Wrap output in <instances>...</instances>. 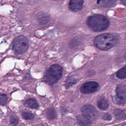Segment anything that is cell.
<instances>
[{"instance_id": "8", "label": "cell", "mask_w": 126, "mask_h": 126, "mask_svg": "<svg viewBox=\"0 0 126 126\" xmlns=\"http://www.w3.org/2000/svg\"><path fill=\"white\" fill-rule=\"evenodd\" d=\"M77 121L79 126H91V121L83 115H79L77 117Z\"/></svg>"}, {"instance_id": "14", "label": "cell", "mask_w": 126, "mask_h": 126, "mask_svg": "<svg viewBox=\"0 0 126 126\" xmlns=\"http://www.w3.org/2000/svg\"><path fill=\"white\" fill-rule=\"evenodd\" d=\"M116 76L120 79H125L126 77V67L125 66L118 71Z\"/></svg>"}, {"instance_id": "23", "label": "cell", "mask_w": 126, "mask_h": 126, "mask_svg": "<svg viewBox=\"0 0 126 126\" xmlns=\"http://www.w3.org/2000/svg\"></svg>"}, {"instance_id": "6", "label": "cell", "mask_w": 126, "mask_h": 126, "mask_svg": "<svg viewBox=\"0 0 126 126\" xmlns=\"http://www.w3.org/2000/svg\"><path fill=\"white\" fill-rule=\"evenodd\" d=\"M99 84L95 81H89L84 84L81 87V92L83 94H90L94 93L97 90Z\"/></svg>"}, {"instance_id": "17", "label": "cell", "mask_w": 126, "mask_h": 126, "mask_svg": "<svg viewBox=\"0 0 126 126\" xmlns=\"http://www.w3.org/2000/svg\"><path fill=\"white\" fill-rule=\"evenodd\" d=\"M113 100L115 103L120 105H123L126 103V99L119 97L117 95L113 96Z\"/></svg>"}, {"instance_id": "1", "label": "cell", "mask_w": 126, "mask_h": 126, "mask_svg": "<svg viewBox=\"0 0 126 126\" xmlns=\"http://www.w3.org/2000/svg\"><path fill=\"white\" fill-rule=\"evenodd\" d=\"M119 42L118 36L115 34L106 33L97 36L94 39L96 47L101 50H108L116 46Z\"/></svg>"}, {"instance_id": "19", "label": "cell", "mask_w": 126, "mask_h": 126, "mask_svg": "<svg viewBox=\"0 0 126 126\" xmlns=\"http://www.w3.org/2000/svg\"><path fill=\"white\" fill-rule=\"evenodd\" d=\"M23 117L27 120H31L32 119L34 118V115L30 112H25L22 113Z\"/></svg>"}, {"instance_id": "12", "label": "cell", "mask_w": 126, "mask_h": 126, "mask_svg": "<svg viewBox=\"0 0 126 126\" xmlns=\"http://www.w3.org/2000/svg\"><path fill=\"white\" fill-rule=\"evenodd\" d=\"M46 115L48 119H54L57 117V112L56 110L53 108H50L47 109Z\"/></svg>"}, {"instance_id": "4", "label": "cell", "mask_w": 126, "mask_h": 126, "mask_svg": "<svg viewBox=\"0 0 126 126\" xmlns=\"http://www.w3.org/2000/svg\"><path fill=\"white\" fill-rule=\"evenodd\" d=\"M13 50L15 53L21 54L27 51L29 48V41L23 35H19L14 38L12 43Z\"/></svg>"}, {"instance_id": "16", "label": "cell", "mask_w": 126, "mask_h": 126, "mask_svg": "<svg viewBox=\"0 0 126 126\" xmlns=\"http://www.w3.org/2000/svg\"><path fill=\"white\" fill-rule=\"evenodd\" d=\"M116 1V0H102L101 5L104 7H109L112 6Z\"/></svg>"}, {"instance_id": "2", "label": "cell", "mask_w": 126, "mask_h": 126, "mask_svg": "<svg viewBox=\"0 0 126 126\" xmlns=\"http://www.w3.org/2000/svg\"><path fill=\"white\" fill-rule=\"evenodd\" d=\"M87 23L89 28L94 32L105 31L110 25L108 19L101 14H94L90 16Z\"/></svg>"}, {"instance_id": "9", "label": "cell", "mask_w": 126, "mask_h": 126, "mask_svg": "<svg viewBox=\"0 0 126 126\" xmlns=\"http://www.w3.org/2000/svg\"><path fill=\"white\" fill-rule=\"evenodd\" d=\"M116 92L117 96L126 99V87L125 84L119 85L116 88Z\"/></svg>"}, {"instance_id": "15", "label": "cell", "mask_w": 126, "mask_h": 126, "mask_svg": "<svg viewBox=\"0 0 126 126\" xmlns=\"http://www.w3.org/2000/svg\"><path fill=\"white\" fill-rule=\"evenodd\" d=\"M77 80L74 76H71L66 80L65 83V86L66 88H69L76 83Z\"/></svg>"}, {"instance_id": "11", "label": "cell", "mask_w": 126, "mask_h": 126, "mask_svg": "<svg viewBox=\"0 0 126 126\" xmlns=\"http://www.w3.org/2000/svg\"><path fill=\"white\" fill-rule=\"evenodd\" d=\"M25 105L27 107L32 109H35L38 107V104L36 100L34 98H30L27 100L25 103Z\"/></svg>"}, {"instance_id": "21", "label": "cell", "mask_w": 126, "mask_h": 126, "mask_svg": "<svg viewBox=\"0 0 126 126\" xmlns=\"http://www.w3.org/2000/svg\"><path fill=\"white\" fill-rule=\"evenodd\" d=\"M102 118H103V119H104V120H108V121H109V120H111L112 116H111V114H110L109 113H107L104 114V115H103Z\"/></svg>"}, {"instance_id": "10", "label": "cell", "mask_w": 126, "mask_h": 126, "mask_svg": "<svg viewBox=\"0 0 126 126\" xmlns=\"http://www.w3.org/2000/svg\"><path fill=\"white\" fill-rule=\"evenodd\" d=\"M109 106V103L107 100L104 97L100 98L97 101V106L99 108L102 110L106 109Z\"/></svg>"}, {"instance_id": "7", "label": "cell", "mask_w": 126, "mask_h": 126, "mask_svg": "<svg viewBox=\"0 0 126 126\" xmlns=\"http://www.w3.org/2000/svg\"><path fill=\"white\" fill-rule=\"evenodd\" d=\"M83 2L84 0H70L69 8L72 11H78L82 9Z\"/></svg>"}, {"instance_id": "22", "label": "cell", "mask_w": 126, "mask_h": 126, "mask_svg": "<svg viewBox=\"0 0 126 126\" xmlns=\"http://www.w3.org/2000/svg\"><path fill=\"white\" fill-rule=\"evenodd\" d=\"M122 2L125 5H126V0H121Z\"/></svg>"}, {"instance_id": "3", "label": "cell", "mask_w": 126, "mask_h": 126, "mask_svg": "<svg viewBox=\"0 0 126 126\" xmlns=\"http://www.w3.org/2000/svg\"><path fill=\"white\" fill-rule=\"evenodd\" d=\"M62 74V67L59 64H53L47 70L44 77V81L48 84L52 85L60 80Z\"/></svg>"}, {"instance_id": "5", "label": "cell", "mask_w": 126, "mask_h": 126, "mask_svg": "<svg viewBox=\"0 0 126 126\" xmlns=\"http://www.w3.org/2000/svg\"><path fill=\"white\" fill-rule=\"evenodd\" d=\"M81 112L83 116L91 121H93L97 119L99 114L95 108L91 105H84L81 108Z\"/></svg>"}, {"instance_id": "20", "label": "cell", "mask_w": 126, "mask_h": 126, "mask_svg": "<svg viewBox=\"0 0 126 126\" xmlns=\"http://www.w3.org/2000/svg\"><path fill=\"white\" fill-rule=\"evenodd\" d=\"M10 124L13 126H16L18 123V119L15 116H12L10 117Z\"/></svg>"}, {"instance_id": "13", "label": "cell", "mask_w": 126, "mask_h": 126, "mask_svg": "<svg viewBox=\"0 0 126 126\" xmlns=\"http://www.w3.org/2000/svg\"><path fill=\"white\" fill-rule=\"evenodd\" d=\"M114 115L117 119H123L125 117L126 112L125 111L120 109H116L114 111Z\"/></svg>"}, {"instance_id": "18", "label": "cell", "mask_w": 126, "mask_h": 126, "mask_svg": "<svg viewBox=\"0 0 126 126\" xmlns=\"http://www.w3.org/2000/svg\"><path fill=\"white\" fill-rule=\"evenodd\" d=\"M7 101V96L3 94H0V105H5Z\"/></svg>"}]
</instances>
